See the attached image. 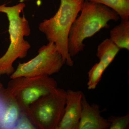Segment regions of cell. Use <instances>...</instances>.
Instances as JSON below:
<instances>
[{"label":"cell","mask_w":129,"mask_h":129,"mask_svg":"<svg viewBox=\"0 0 129 129\" xmlns=\"http://www.w3.org/2000/svg\"><path fill=\"white\" fill-rule=\"evenodd\" d=\"M80 16L72 24L68 39V50L71 57L84 50V41L103 28L109 27L108 22L118 21V14L104 5L87 0L83 3Z\"/></svg>","instance_id":"cell-1"},{"label":"cell","mask_w":129,"mask_h":129,"mask_svg":"<svg viewBox=\"0 0 129 129\" xmlns=\"http://www.w3.org/2000/svg\"><path fill=\"white\" fill-rule=\"evenodd\" d=\"M25 6L23 3L11 7L7 6L6 4L0 5V12L6 15L9 22L10 41L7 51L0 58V76H10L15 70L14 62L25 58L30 48V44L24 39L30 35L29 24L25 16H20Z\"/></svg>","instance_id":"cell-2"},{"label":"cell","mask_w":129,"mask_h":129,"mask_svg":"<svg viewBox=\"0 0 129 129\" xmlns=\"http://www.w3.org/2000/svg\"><path fill=\"white\" fill-rule=\"evenodd\" d=\"M84 0H60L59 8L52 17L44 19L39 30L44 33L49 42L55 45L64 63L72 67L74 62L68 50L70 31L74 21L80 12Z\"/></svg>","instance_id":"cell-3"},{"label":"cell","mask_w":129,"mask_h":129,"mask_svg":"<svg viewBox=\"0 0 129 129\" xmlns=\"http://www.w3.org/2000/svg\"><path fill=\"white\" fill-rule=\"evenodd\" d=\"M57 88L54 79L44 75L11 79L5 88L16 99L22 112L26 113L35 102Z\"/></svg>","instance_id":"cell-4"},{"label":"cell","mask_w":129,"mask_h":129,"mask_svg":"<svg viewBox=\"0 0 129 129\" xmlns=\"http://www.w3.org/2000/svg\"><path fill=\"white\" fill-rule=\"evenodd\" d=\"M66 94L57 88L35 102L25 113L36 128L57 129L64 114Z\"/></svg>","instance_id":"cell-5"},{"label":"cell","mask_w":129,"mask_h":129,"mask_svg":"<svg viewBox=\"0 0 129 129\" xmlns=\"http://www.w3.org/2000/svg\"><path fill=\"white\" fill-rule=\"evenodd\" d=\"M64 64L55 45L49 42L40 47L38 54L26 62L19 63L10 76L11 79L20 77L51 75L60 72Z\"/></svg>","instance_id":"cell-6"},{"label":"cell","mask_w":129,"mask_h":129,"mask_svg":"<svg viewBox=\"0 0 129 129\" xmlns=\"http://www.w3.org/2000/svg\"><path fill=\"white\" fill-rule=\"evenodd\" d=\"M66 92L64 114L57 129H78L84 94L81 91L71 89L66 91Z\"/></svg>","instance_id":"cell-7"},{"label":"cell","mask_w":129,"mask_h":129,"mask_svg":"<svg viewBox=\"0 0 129 129\" xmlns=\"http://www.w3.org/2000/svg\"><path fill=\"white\" fill-rule=\"evenodd\" d=\"M22 112L15 98L3 87L0 90V129H14Z\"/></svg>","instance_id":"cell-8"},{"label":"cell","mask_w":129,"mask_h":129,"mask_svg":"<svg viewBox=\"0 0 129 129\" xmlns=\"http://www.w3.org/2000/svg\"><path fill=\"white\" fill-rule=\"evenodd\" d=\"M82 112L78 129H107L109 128L110 123L108 119L101 115L98 105H90L83 95L81 100Z\"/></svg>","instance_id":"cell-9"},{"label":"cell","mask_w":129,"mask_h":129,"mask_svg":"<svg viewBox=\"0 0 129 129\" xmlns=\"http://www.w3.org/2000/svg\"><path fill=\"white\" fill-rule=\"evenodd\" d=\"M111 40L120 49L129 50V20H122L110 31Z\"/></svg>","instance_id":"cell-10"},{"label":"cell","mask_w":129,"mask_h":129,"mask_svg":"<svg viewBox=\"0 0 129 129\" xmlns=\"http://www.w3.org/2000/svg\"><path fill=\"white\" fill-rule=\"evenodd\" d=\"M120 49L109 39H106L98 46L96 56L108 68L114 60Z\"/></svg>","instance_id":"cell-11"},{"label":"cell","mask_w":129,"mask_h":129,"mask_svg":"<svg viewBox=\"0 0 129 129\" xmlns=\"http://www.w3.org/2000/svg\"><path fill=\"white\" fill-rule=\"evenodd\" d=\"M100 3L116 12L121 20H129V0H88Z\"/></svg>","instance_id":"cell-12"},{"label":"cell","mask_w":129,"mask_h":129,"mask_svg":"<svg viewBox=\"0 0 129 129\" xmlns=\"http://www.w3.org/2000/svg\"><path fill=\"white\" fill-rule=\"evenodd\" d=\"M106 65L100 61L92 66L88 72V89H94L101 81L103 73L107 69Z\"/></svg>","instance_id":"cell-13"},{"label":"cell","mask_w":129,"mask_h":129,"mask_svg":"<svg viewBox=\"0 0 129 129\" xmlns=\"http://www.w3.org/2000/svg\"><path fill=\"white\" fill-rule=\"evenodd\" d=\"M109 129L129 128V113L122 116H111L108 118Z\"/></svg>","instance_id":"cell-14"},{"label":"cell","mask_w":129,"mask_h":129,"mask_svg":"<svg viewBox=\"0 0 129 129\" xmlns=\"http://www.w3.org/2000/svg\"><path fill=\"white\" fill-rule=\"evenodd\" d=\"M37 129L25 113L22 112L17 121L14 129Z\"/></svg>","instance_id":"cell-15"},{"label":"cell","mask_w":129,"mask_h":129,"mask_svg":"<svg viewBox=\"0 0 129 129\" xmlns=\"http://www.w3.org/2000/svg\"><path fill=\"white\" fill-rule=\"evenodd\" d=\"M84 1H87V0H84Z\"/></svg>","instance_id":"cell-16"}]
</instances>
